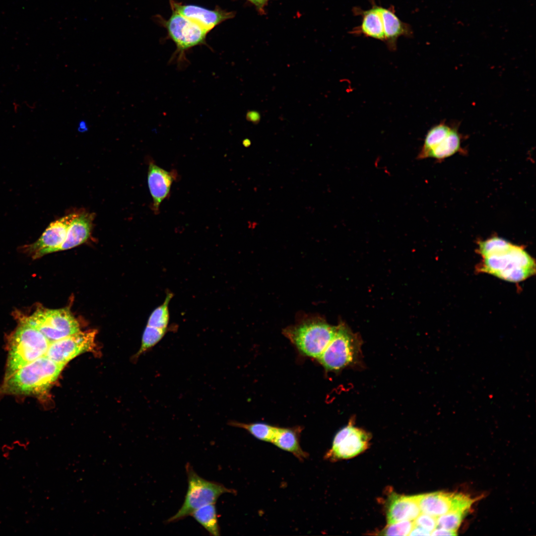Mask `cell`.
Instances as JSON below:
<instances>
[{"instance_id": "cell-30", "label": "cell", "mask_w": 536, "mask_h": 536, "mask_svg": "<svg viewBox=\"0 0 536 536\" xmlns=\"http://www.w3.org/2000/svg\"><path fill=\"white\" fill-rule=\"evenodd\" d=\"M430 533L421 528L414 525L408 536H430Z\"/></svg>"}, {"instance_id": "cell-22", "label": "cell", "mask_w": 536, "mask_h": 536, "mask_svg": "<svg viewBox=\"0 0 536 536\" xmlns=\"http://www.w3.org/2000/svg\"><path fill=\"white\" fill-rule=\"evenodd\" d=\"M228 424L245 429L259 440L271 443L278 428L264 423H245L236 421H230Z\"/></svg>"}, {"instance_id": "cell-25", "label": "cell", "mask_w": 536, "mask_h": 536, "mask_svg": "<svg viewBox=\"0 0 536 536\" xmlns=\"http://www.w3.org/2000/svg\"><path fill=\"white\" fill-rule=\"evenodd\" d=\"M467 512L462 511H452L438 517V527L457 532Z\"/></svg>"}, {"instance_id": "cell-13", "label": "cell", "mask_w": 536, "mask_h": 536, "mask_svg": "<svg viewBox=\"0 0 536 536\" xmlns=\"http://www.w3.org/2000/svg\"><path fill=\"white\" fill-rule=\"evenodd\" d=\"M170 37L180 53L178 61L184 51L202 44L208 33L180 13L174 11L166 22Z\"/></svg>"}, {"instance_id": "cell-24", "label": "cell", "mask_w": 536, "mask_h": 536, "mask_svg": "<svg viewBox=\"0 0 536 536\" xmlns=\"http://www.w3.org/2000/svg\"><path fill=\"white\" fill-rule=\"evenodd\" d=\"M173 296L172 293H167L164 302L151 313L147 325L158 328H167L169 322V304Z\"/></svg>"}, {"instance_id": "cell-4", "label": "cell", "mask_w": 536, "mask_h": 536, "mask_svg": "<svg viewBox=\"0 0 536 536\" xmlns=\"http://www.w3.org/2000/svg\"><path fill=\"white\" fill-rule=\"evenodd\" d=\"M336 326L321 317L306 318L283 330V334L304 354L318 358L334 337Z\"/></svg>"}, {"instance_id": "cell-32", "label": "cell", "mask_w": 536, "mask_h": 536, "mask_svg": "<svg viewBox=\"0 0 536 536\" xmlns=\"http://www.w3.org/2000/svg\"><path fill=\"white\" fill-rule=\"evenodd\" d=\"M245 141V142H244V143L246 144V146L250 145V141L249 139H246Z\"/></svg>"}, {"instance_id": "cell-14", "label": "cell", "mask_w": 536, "mask_h": 536, "mask_svg": "<svg viewBox=\"0 0 536 536\" xmlns=\"http://www.w3.org/2000/svg\"><path fill=\"white\" fill-rule=\"evenodd\" d=\"M176 11L209 32L223 21L231 18V13L218 10H209L193 5L173 4Z\"/></svg>"}, {"instance_id": "cell-21", "label": "cell", "mask_w": 536, "mask_h": 536, "mask_svg": "<svg viewBox=\"0 0 536 536\" xmlns=\"http://www.w3.org/2000/svg\"><path fill=\"white\" fill-rule=\"evenodd\" d=\"M361 31L366 36L385 40L382 20L378 6H374L363 12Z\"/></svg>"}, {"instance_id": "cell-20", "label": "cell", "mask_w": 536, "mask_h": 536, "mask_svg": "<svg viewBox=\"0 0 536 536\" xmlns=\"http://www.w3.org/2000/svg\"><path fill=\"white\" fill-rule=\"evenodd\" d=\"M190 516L193 517L211 536L220 535L215 503L204 505L194 511Z\"/></svg>"}, {"instance_id": "cell-2", "label": "cell", "mask_w": 536, "mask_h": 536, "mask_svg": "<svg viewBox=\"0 0 536 536\" xmlns=\"http://www.w3.org/2000/svg\"><path fill=\"white\" fill-rule=\"evenodd\" d=\"M65 366L43 356L5 378L1 390L14 394H44L57 380Z\"/></svg>"}, {"instance_id": "cell-31", "label": "cell", "mask_w": 536, "mask_h": 536, "mask_svg": "<svg viewBox=\"0 0 536 536\" xmlns=\"http://www.w3.org/2000/svg\"><path fill=\"white\" fill-rule=\"evenodd\" d=\"M259 8L262 7L268 0H249Z\"/></svg>"}, {"instance_id": "cell-10", "label": "cell", "mask_w": 536, "mask_h": 536, "mask_svg": "<svg viewBox=\"0 0 536 536\" xmlns=\"http://www.w3.org/2000/svg\"><path fill=\"white\" fill-rule=\"evenodd\" d=\"M421 513L438 517L452 511L467 512L474 500L463 493L435 492L416 495Z\"/></svg>"}, {"instance_id": "cell-29", "label": "cell", "mask_w": 536, "mask_h": 536, "mask_svg": "<svg viewBox=\"0 0 536 536\" xmlns=\"http://www.w3.org/2000/svg\"><path fill=\"white\" fill-rule=\"evenodd\" d=\"M246 119L253 124H258L261 120V115L258 111H249L247 113Z\"/></svg>"}, {"instance_id": "cell-15", "label": "cell", "mask_w": 536, "mask_h": 536, "mask_svg": "<svg viewBox=\"0 0 536 536\" xmlns=\"http://www.w3.org/2000/svg\"><path fill=\"white\" fill-rule=\"evenodd\" d=\"M147 181L152 198V209L158 213L162 201L169 195L175 174L168 172L150 162L148 169Z\"/></svg>"}, {"instance_id": "cell-3", "label": "cell", "mask_w": 536, "mask_h": 536, "mask_svg": "<svg viewBox=\"0 0 536 536\" xmlns=\"http://www.w3.org/2000/svg\"><path fill=\"white\" fill-rule=\"evenodd\" d=\"M19 325L9 337L6 377L23 366L44 356L49 340L38 330L19 321Z\"/></svg>"}, {"instance_id": "cell-28", "label": "cell", "mask_w": 536, "mask_h": 536, "mask_svg": "<svg viewBox=\"0 0 536 536\" xmlns=\"http://www.w3.org/2000/svg\"><path fill=\"white\" fill-rule=\"evenodd\" d=\"M456 532L442 528H438L434 529L431 533V536H455Z\"/></svg>"}, {"instance_id": "cell-18", "label": "cell", "mask_w": 536, "mask_h": 536, "mask_svg": "<svg viewBox=\"0 0 536 536\" xmlns=\"http://www.w3.org/2000/svg\"><path fill=\"white\" fill-rule=\"evenodd\" d=\"M381 16L385 40L390 48H396V41L401 36L405 34L407 28L405 24L390 10L378 6Z\"/></svg>"}, {"instance_id": "cell-19", "label": "cell", "mask_w": 536, "mask_h": 536, "mask_svg": "<svg viewBox=\"0 0 536 536\" xmlns=\"http://www.w3.org/2000/svg\"><path fill=\"white\" fill-rule=\"evenodd\" d=\"M272 443L292 453L300 461L307 457V453L300 446L298 433L294 429L278 427Z\"/></svg>"}, {"instance_id": "cell-27", "label": "cell", "mask_w": 536, "mask_h": 536, "mask_svg": "<svg viewBox=\"0 0 536 536\" xmlns=\"http://www.w3.org/2000/svg\"><path fill=\"white\" fill-rule=\"evenodd\" d=\"M413 521L414 525L418 526L430 533L437 527V518L431 515L421 513Z\"/></svg>"}, {"instance_id": "cell-17", "label": "cell", "mask_w": 536, "mask_h": 536, "mask_svg": "<svg viewBox=\"0 0 536 536\" xmlns=\"http://www.w3.org/2000/svg\"><path fill=\"white\" fill-rule=\"evenodd\" d=\"M94 216V214L89 212L78 213L71 221L66 238L58 251L68 250L84 243L90 235Z\"/></svg>"}, {"instance_id": "cell-23", "label": "cell", "mask_w": 536, "mask_h": 536, "mask_svg": "<svg viewBox=\"0 0 536 536\" xmlns=\"http://www.w3.org/2000/svg\"><path fill=\"white\" fill-rule=\"evenodd\" d=\"M169 330L170 329L158 328L147 325L142 335L140 347L135 354V357H138L141 354L151 349L158 343Z\"/></svg>"}, {"instance_id": "cell-9", "label": "cell", "mask_w": 536, "mask_h": 536, "mask_svg": "<svg viewBox=\"0 0 536 536\" xmlns=\"http://www.w3.org/2000/svg\"><path fill=\"white\" fill-rule=\"evenodd\" d=\"M95 330L80 331L51 342L45 355L55 362L66 365L81 353L93 351Z\"/></svg>"}, {"instance_id": "cell-11", "label": "cell", "mask_w": 536, "mask_h": 536, "mask_svg": "<svg viewBox=\"0 0 536 536\" xmlns=\"http://www.w3.org/2000/svg\"><path fill=\"white\" fill-rule=\"evenodd\" d=\"M369 441L368 434L350 422L336 433L325 457L331 461L354 457L368 448Z\"/></svg>"}, {"instance_id": "cell-7", "label": "cell", "mask_w": 536, "mask_h": 536, "mask_svg": "<svg viewBox=\"0 0 536 536\" xmlns=\"http://www.w3.org/2000/svg\"><path fill=\"white\" fill-rule=\"evenodd\" d=\"M361 342L344 323L336 326L335 334L319 361L329 371H338L356 362L360 354Z\"/></svg>"}, {"instance_id": "cell-5", "label": "cell", "mask_w": 536, "mask_h": 536, "mask_svg": "<svg viewBox=\"0 0 536 536\" xmlns=\"http://www.w3.org/2000/svg\"><path fill=\"white\" fill-rule=\"evenodd\" d=\"M186 470L188 485L184 501L178 512L166 521L167 523L182 520L204 505L215 503L224 493H235L221 483L201 477L189 463L186 464Z\"/></svg>"}, {"instance_id": "cell-1", "label": "cell", "mask_w": 536, "mask_h": 536, "mask_svg": "<svg viewBox=\"0 0 536 536\" xmlns=\"http://www.w3.org/2000/svg\"><path fill=\"white\" fill-rule=\"evenodd\" d=\"M477 243L476 253L482 258L476 266L477 272L511 282L523 281L535 274V260L524 246L498 236Z\"/></svg>"}, {"instance_id": "cell-6", "label": "cell", "mask_w": 536, "mask_h": 536, "mask_svg": "<svg viewBox=\"0 0 536 536\" xmlns=\"http://www.w3.org/2000/svg\"><path fill=\"white\" fill-rule=\"evenodd\" d=\"M16 315H18L19 321L24 322L38 330L50 342L80 331L77 321L67 307L49 309L39 307L29 316L17 313Z\"/></svg>"}, {"instance_id": "cell-12", "label": "cell", "mask_w": 536, "mask_h": 536, "mask_svg": "<svg viewBox=\"0 0 536 536\" xmlns=\"http://www.w3.org/2000/svg\"><path fill=\"white\" fill-rule=\"evenodd\" d=\"M77 214L71 213L52 222L35 242L23 246L22 250L35 259L58 252L66 238L71 221Z\"/></svg>"}, {"instance_id": "cell-26", "label": "cell", "mask_w": 536, "mask_h": 536, "mask_svg": "<svg viewBox=\"0 0 536 536\" xmlns=\"http://www.w3.org/2000/svg\"><path fill=\"white\" fill-rule=\"evenodd\" d=\"M414 526L412 521H402L388 524L380 535L384 536H408Z\"/></svg>"}, {"instance_id": "cell-8", "label": "cell", "mask_w": 536, "mask_h": 536, "mask_svg": "<svg viewBox=\"0 0 536 536\" xmlns=\"http://www.w3.org/2000/svg\"><path fill=\"white\" fill-rule=\"evenodd\" d=\"M464 138L456 123L443 120L428 131L417 159L431 158L440 162L457 153L464 152Z\"/></svg>"}, {"instance_id": "cell-16", "label": "cell", "mask_w": 536, "mask_h": 536, "mask_svg": "<svg viewBox=\"0 0 536 536\" xmlns=\"http://www.w3.org/2000/svg\"><path fill=\"white\" fill-rule=\"evenodd\" d=\"M420 513L416 495L393 494L389 502L387 521L390 524L402 521H412Z\"/></svg>"}]
</instances>
